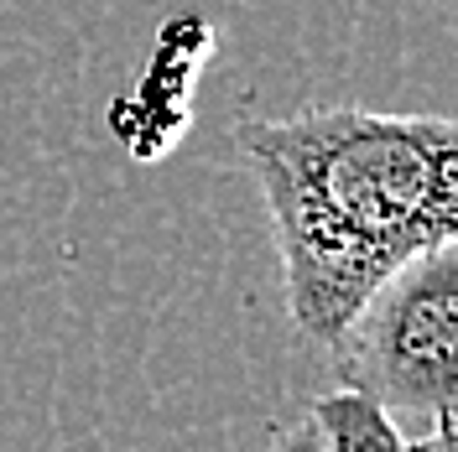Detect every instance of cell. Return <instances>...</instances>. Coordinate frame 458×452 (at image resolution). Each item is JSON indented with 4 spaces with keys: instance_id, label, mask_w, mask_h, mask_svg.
<instances>
[{
    "instance_id": "cell-1",
    "label": "cell",
    "mask_w": 458,
    "mask_h": 452,
    "mask_svg": "<svg viewBox=\"0 0 458 452\" xmlns=\"http://www.w3.org/2000/svg\"><path fill=\"white\" fill-rule=\"evenodd\" d=\"M240 151L271 213L286 312L318 348L406 260L458 234V125L443 114L318 105L240 125Z\"/></svg>"
},
{
    "instance_id": "cell-2",
    "label": "cell",
    "mask_w": 458,
    "mask_h": 452,
    "mask_svg": "<svg viewBox=\"0 0 458 452\" xmlns=\"http://www.w3.org/2000/svg\"><path fill=\"white\" fill-rule=\"evenodd\" d=\"M344 390L370 396L391 422L411 431L454 416L458 390V245H432L406 260L334 343Z\"/></svg>"
},
{
    "instance_id": "cell-3",
    "label": "cell",
    "mask_w": 458,
    "mask_h": 452,
    "mask_svg": "<svg viewBox=\"0 0 458 452\" xmlns=\"http://www.w3.org/2000/svg\"><path fill=\"white\" fill-rule=\"evenodd\" d=\"M323 452H401L406 431H401L370 396L360 390H328L308 406Z\"/></svg>"
},
{
    "instance_id": "cell-4",
    "label": "cell",
    "mask_w": 458,
    "mask_h": 452,
    "mask_svg": "<svg viewBox=\"0 0 458 452\" xmlns=\"http://www.w3.org/2000/svg\"><path fill=\"white\" fill-rule=\"evenodd\" d=\"M266 452H323V437H318L313 416H302V422H292V426H276V437L266 442Z\"/></svg>"
},
{
    "instance_id": "cell-5",
    "label": "cell",
    "mask_w": 458,
    "mask_h": 452,
    "mask_svg": "<svg viewBox=\"0 0 458 452\" xmlns=\"http://www.w3.org/2000/svg\"><path fill=\"white\" fill-rule=\"evenodd\" d=\"M401 452H454V416H437L422 431H406Z\"/></svg>"
}]
</instances>
